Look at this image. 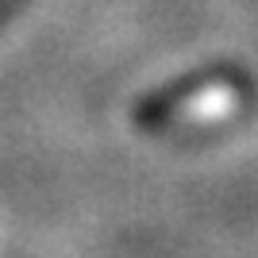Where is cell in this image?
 I'll use <instances>...</instances> for the list:
<instances>
[{
	"mask_svg": "<svg viewBox=\"0 0 258 258\" xmlns=\"http://www.w3.org/2000/svg\"><path fill=\"white\" fill-rule=\"evenodd\" d=\"M231 108H239V93L231 85H208L205 93H197L193 100L181 104V116L185 119H220L227 116Z\"/></svg>",
	"mask_w": 258,
	"mask_h": 258,
	"instance_id": "1",
	"label": "cell"
}]
</instances>
